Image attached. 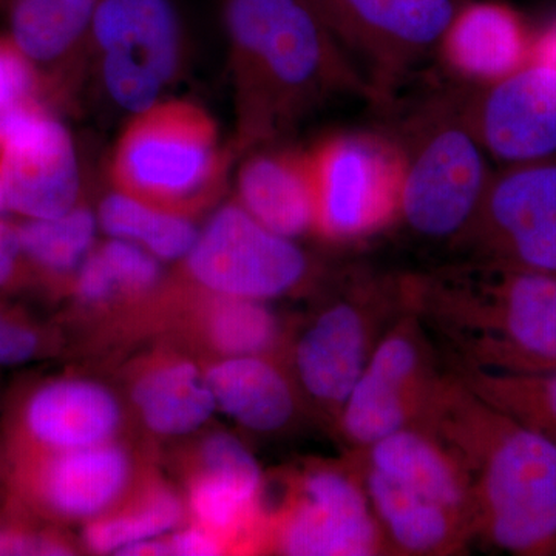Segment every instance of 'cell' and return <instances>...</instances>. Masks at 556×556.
Here are the masks:
<instances>
[{
  "label": "cell",
  "instance_id": "5",
  "mask_svg": "<svg viewBox=\"0 0 556 556\" xmlns=\"http://www.w3.org/2000/svg\"><path fill=\"white\" fill-rule=\"evenodd\" d=\"M405 311L402 277L348 268L309 317L291 327L285 361L308 412L331 433L372 351Z\"/></svg>",
  "mask_w": 556,
  "mask_h": 556
},
{
  "label": "cell",
  "instance_id": "19",
  "mask_svg": "<svg viewBox=\"0 0 556 556\" xmlns=\"http://www.w3.org/2000/svg\"><path fill=\"white\" fill-rule=\"evenodd\" d=\"M119 379L131 420L149 441L192 437L217 413L200 358L174 340L155 338L123 365Z\"/></svg>",
  "mask_w": 556,
  "mask_h": 556
},
{
  "label": "cell",
  "instance_id": "29",
  "mask_svg": "<svg viewBox=\"0 0 556 556\" xmlns=\"http://www.w3.org/2000/svg\"><path fill=\"white\" fill-rule=\"evenodd\" d=\"M97 217L109 239L137 244L160 262H181L200 232L195 219L149 206L116 189L102 197Z\"/></svg>",
  "mask_w": 556,
  "mask_h": 556
},
{
  "label": "cell",
  "instance_id": "26",
  "mask_svg": "<svg viewBox=\"0 0 556 556\" xmlns=\"http://www.w3.org/2000/svg\"><path fill=\"white\" fill-rule=\"evenodd\" d=\"M556 218V153L507 164L492 175L460 243L478 257L510 237Z\"/></svg>",
  "mask_w": 556,
  "mask_h": 556
},
{
  "label": "cell",
  "instance_id": "14",
  "mask_svg": "<svg viewBox=\"0 0 556 556\" xmlns=\"http://www.w3.org/2000/svg\"><path fill=\"white\" fill-rule=\"evenodd\" d=\"M291 325L269 302L204 291L169 276L152 338H167L203 358L283 356Z\"/></svg>",
  "mask_w": 556,
  "mask_h": 556
},
{
  "label": "cell",
  "instance_id": "10",
  "mask_svg": "<svg viewBox=\"0 0 556 556\" xmlns=\"http://www.w3.org/2000/svg\"><path fill=\"white\" fill-rule=\"evenodd\" d=\"M308 155L316 197L314 236L350 243L401 219L404 160L393 137L334 135Z\"/></svg>",
  "mask_w": 556,
  "mask_h": 556
},
{
  "label": "cell",
  "instance_id": "37",
  "mask_svg": "<svg viewBox=\"0 0 556 556\" xmlns=\"http://www.w3.org/2000/svg\"><path fill=\"white\" fill-rule=\"evenodd\" d=\"M532 61L556 68V22L533 40Z\"/></svg>",
  "mask_w": 556,
  "mask_h": 556
},
{
  "label": "cell",
  "instance_id": "34",
  "mask_svg": "<svg viewBox=\"0 0 556 556\" xmlns=\"http://www.w3.org/2000/svg\"><path fill=\"white\" fill-rule=\"evenodd\" d=\"M21 51H11L0 47V115L11 110L30 108L33 72Z\"/></svg>",
  "mask_w": 556,
  "mask_h": 556
},
{
  "label": "cell",
  "instance_id": "18",
  "mask_svg": "<svg viewBox=\"0 0 556 556\" xmlns=\"http://www.w3.org/2000/svg\"><path fill=\"white\" fill-rule=\"evenodd\" d=\"M485 152L507 164L556 153V68L527 62L506 78L457 91Z\"/></svg>",
  "mask_w": 556,
  "mask_h": 556
},
{
  "label": "cell",
  "instance_id": "6",
  "mask_svg": "<svg viewBox=\"0 0 556 556\" xmlns=\"http://www.w3.org/2000/svg\"><path fill=\"white\" fill-rule=\"evenodd\" d=\"M393 139L404 160L401 219L426 239L459 240L492 174L457 90L420 101Z\"/></svg>",
  "mask_w": 556,
  "mask_h": 556
},
{
  "label": "cell",
  "instance_id": "27",
  "mask_svg": "<svg viewBox=\"0 0 556 556\" xmlns=\"http://www.w3.org/2000/svg\"><path fill=\"white\" fill-rule=\"evenodd\" d=\"M98 0H11L16 49L35 64L61 68L68 86L89 78L90 33Z\"/></svg>",
  "mask_w": 556,
  "mask_h": 556
},
{
  "label": "cell",
  "instance_id": "16",
  "mask_svg": "<svg viewBox=\"0 0 556 556\" xmlns=\"http://www.w3.org/2000/svg\"><path fill=\"white\" fill-rule=\"evenodd\" d=\"M7 207L30 219L67 214L86 199L78 155L64 126L35 108L0 115Z\"/></svg>",
  "mask_w": 556,
  "mask_h": 556
},
{
  "label": "cell",
  "instance_id": "4",
  "mask_svg": "<svg viewBox=\"0 0 556 556\" xmlns=\"http://www.w3.org/2000/svg\"><path fill=\"white\" fill-rule=\"evenodd\" d=\"M232 152L197 102H156L127 121L110 159V185L161 211L195 219L217 206Z\"/></svg>",
  "mask_w": 556,
  "mask_h": 556
},
{
  "label": "cell",
  "instance_id": "21",
  "mask_svg": "<svg viewBox=\"0 0 556 556\" xmlns=\"http://www.w3.org/2000/svg\"><path fill=\"white\" fill-rule=\"evenodd\" d=\"M204 376L217 412L255 434L294 426L305 399L283 356L203 358Z\"/></svg>",
  "mask_w": 556,
  "mask_h": 556
},
{
  "label": "cell",
  "instance_id": "35",
  "mask_svg": "<svg viewBox=\"0 0 556 556\" xmlns=\"http://www.w3.org/2000/svg\"><path fill=\"white\" fill-rule=\"evenodd\" d=\"M42 336L27 321L0 309V367H14L38 356Z\"/></svg>",
  "mask_w": 556,
  "mask_h": 556
},
{
  "label": "cell",
  "instance_id": "31",
  "mask_svg": "<svg viewBox=\"0 0 556 556\" xmlns=\"http://www.w3.org/2000/svg\"><path fill=\"white\" fill-rule=\"evenodd\" d=\"M98 229L97 211L84 199L67 214L30 219L17 230L24 257L67 289L84 260L97 247Z\"/></svg>",
  "mask_w": 556,
  "mask_h": 556
},
{
  "label": "cell",
  "instance_id": "24",
  "mask_svg": "<svg viewBox=\"0 0 556 556\" xmlns=\"http://www.w3.org/2000/svg\"><path fill=\"white\" fill-rule=\"evenodd\" d=\"M237 174V197L266 228L288 237L314 233L316 197L308 152L274 144L248 152Z\"/></svg>",
  "mask_w": 556,
  "mask_h": 556
},
{
  "label": "cell",
  "instance_id": "36",
  "mask_svg": "<svg viewBox=\"0 0 556 556\" xmlns=\"http://www.w3.org/2000/svg\"><path fill=\"white\" fill-rule=\"evenodd\" d=\"M22 255L20 230L0 222V287L14 277Z\"/></svg>",
  "mask_w": 556,
  "mask_h": 556
},
{
  "label": "cell",
  "instance_id": "33",
  "mask_svg": "<svg viewBox=\"0 0 556 556\" xmlns=\"http://www.w3.org/2000/svg\"><path fill=\"white\" fill-rule=\"evenodd\" d=\"M78 551H83L80 544L73 543L61 533L28 532L0 526V556H60L75 555Z\"/></svg>",
  "mask_w": 556,
  "mask_h": 556
},
{
  "label": "cell",
  "instance_id": "1",
  "mask_svg": "<svg viewBox=\"0 0 556 556\" xmlns=\"http://www.w3.org/2000/svg\"><path fill=\"white\" fill-rule=\"evenodd\" d=\"M466 470L475 543L517 556H556V447L445 371L426 415Z\"/></svg>",
  "mask_w": 556,
  "mask_h": 556
},
{
  "label": "cell",
  "instance_id": "9",
  "mask_svg": "<svg viewBox=\"0 0 556 556\" xmlns=\"http://www.w3.org/2000/svg\"><path fill=\"white\" fill-rule=\"evenodd\" d=\"M175 274L204 291L269 303L321 281L294 240L263 226L237 200L215 208Z\"/></svg>",
  "mask_w": 556,
  "mask_h": 556
},
{
  "label": "cell",
  "instance_id": "13",
  "mask_svg": "<svg viewBox=\"0 0 556 556\" xmlns=\"http://www.w3.org/2000/svg\"><path fill=\"white\" fill-rule=\"evenodd\" d=\"M456 9V0H324L321 20L367 65L372 98L383 101L439 46Z\"/></svg>",
  "mask_w": 556,
  "mask_h": 556
},
{
  "label": "cell",
  "instance_id": "3",
  "mask_svg": "<svg viewBox=\"0 0 556 556\" xmlns=\"http://www.w3.org/2000/svg\"><path fill=\"white\" fill-rule=\"evenodd\" d=\"M405 306L455 354L457 367L556 371V276L478 258L402 277Z\"/></svg>",
  "mask_w": 556,
  "mask_h": 556
},
{
  "label": "cell",
  "instance_id": "25",
  "mask_svg": "<svg viewBox=\"0 0 556 556\" xmlns=\"http://www.w3.org/2000/svg\"><path fill=\"white\" fill-rule=\"evenodd\" d=\"M348 452L382 477L452 508L473 529V497L466 470L430 428L407 427L367 448Z\"/></svg>",
  "mask_w": 556,
  "mask_h": 556
},
{
  "label": "cell",
  "instance_id": "20",
  "mask_svg": "<svg viewBox=\"0 0 556 556\" xmlns=\"http://www.w3.org/2000/svg\"><path fill=\"white\" fill-rule=\"evenodd\" d=\"M135 424L118 388L89 376L40 383L25 401L21 428L28 455L65 452L131 438Z\"/></svg>",
  "mask_w": 556,
  "mask_h": 556
},
{
  "label": "cell",
  "instance_id": "15",
  "mask_svg": "<svg viewBox=\"0 0 556 556\" xmlns=\"http://www.w3.org/2000/svg\"><path fill=\"white\" fill-rule=\"evenodd\" d=\"M169 276L146 249L98 241L67 287L73 309L93 342L150 338Z\"/></svg>",
  "mask_w": 556,
  "mask_h": 556
},
{
  "label": "cell",
  "instance_id": "11",
  "mask_svg": "<svg viewBox=\"0 0 556 556\" xmlns=\"http://www.w3.org/2000/svg\"><path fill=\"white\" fill-rule=\"evenodd\" d=\"M444 372L427 328L415 313L405 311L372 351L332 434L345 450H362L417 426Z\"/></svg>",
  "mask_w": 556,
  "mask_h": 556
},
{
  "label": "cell",
  "instance_id": "38",
  "mask_svg": "<svg viewBox=\"0 0 556 556\" xmlns=\"http://www.w3.org/2000/svg\"><path fill=\"white\" fill-rule=\"evenodd\" d=\"M7 207V199H5V190H3L2 175H0V214L5 211Z\"/></svg>",
  "mask_w": 556,
  "mask_h": 556
},
{
  "label": "cell",
  "instance_id": "28",
  "mask_svg": "<svg viewBox=\"0 0 556 556\" xmlns=\"http://www.w3.org/2000/svg\"><path fill=\"white\" fill-rule=\"evenodd\" d=\"M188 522L181 490L152 460L118 504L83 526L79 543L87 554L121 555L134 544L166 535Z\"/></svg>",
  "mask_w": 556,
  "mask_h": 556
},
{
  "label": "cell",
  "instance_id": "32",
  "mask_svg": "<svg viewBox=\"0 0 556 556\" xmlns=\"http://www.w3.org/2000/svg\"><path fill=\"white\" fill-rule=\"evenodd\" d=\"M478 258L556 276V218L510 237Z\"/></svg>",
  "mask_w": 556,
  "mask_h": 556
},
{
  "label": "cell",
  "instance_id": "12",
  "mask_svg": "<svg viewBox=\"0 0 556 556\" xmlns=\"http://www.w3.org/2000/svg\"><path fill=\"white\" fill-rule=\"evenodd\" d=\"M189 522L218 536L229 555L262 552L266 477L247 445L223 430L178 441L172 460Z\"/></svg>",
  "mask_w": 556,
  "mask_h": 556
},
{
  "label": "cell",
  "instance_id": "17",
  "mask_svg": "<svg viewBox=\"0 0 556 556\" xmlns=\"http://www.w3.org/2000/svg\"><path fill=\"white\" fill-rule=\"evenodd\" d=\"M153 457L150 444L121 439L65 452L28 455L25 482L38 506L56 521L87 525L138 481Z\"/></svg>",
  "mask_w": 556,
  "mask_h": 556
},
{
  "label": "cell",
  "instance_id": "7",
  "mask_svg": "<svg viewBox=\"0 0 556 556\" xmlns=\"http://www.w3.org/2000/svg\"><path fill=\"white\" fill-rule=\"evenodd\" d=\"M281 484L280 501L274 507L266 504L262 554L388 555L353 453L306 460L287 471Z\"/></svg>",
  "mask_w": 556,
  "mask_h": 556
},
{
  "label": "cell",
  "instance_id": "39",
  "mask_svg": "<svg viewBox=\"0 0 556 556\" xmlns=\"http://www.w3.org/2000/svg\"><path fill=\"white\" fill-rule=\"evenodd\" d=\"M309 7H313L314 11L321 17V7H324V0H305Z\"/></svg>",
  "mask_w": 556,
  "mask_h": 556
},
{
  "label": "cell",
  "instance_id": "23",
  "mask_svg": "<svg viewBox=\"0 0 556 556\" xmlns=\"http://www.w3.org/2000/svg\"><path fill=\"white\" fill-rule=\"evenodd\" d=\"M357 463L388 555H463L475 543L470 522L455 510Z\"/></svg>",
  "mask_w": 556,
  "mask_h": 556
},
{
  "label": "cell",
  "instance_id": "2",
  "mask_svg": "<svg viewBox=\"0 0 556 556\" xmlns=\"http://www.w3.org/2000/svg\"><path fill=\"white\" fill-rule=\"evenodd\" d=\"M236 105V152L294 130L338 91L372 98L339 40L305 0H223Z\"/></svg>",
  "mask_w": 556,
  "mask_h": 556
},
{
  "label": "cell",
  "instance_id": "8",
  "mask_svg": "<svg viewBox=\"0 0 556 556\" xmlns=\"http://www.w3.org/2000/svg\"><path fill=\"white\" fill-rule=\"evenodd\" d=\"M186 50L177 0H98L89 76L121 112L137 115L166 100L185 72Z\"/></svg>",
  "mask_w": 556,
  "mask_h": 556
},
{
  "label": "cell",
  "instance_id": "22",
  "mask_svg": "<svg viewBox=\"0 0 556 556\" xmlns=\"http://www.w3.org/2000/svg\"><path fill=\"white\" fill-rule=\"evenodd\" d=\"M533 40L517 10L497 0H478L457 5L439 49L456 75L485 86L532 61Z\"/></svg>",
  "mask_w": 556,
  "mask_h": 556
},
{
  "label": "cell",
  "instance_id": "30",
  "mask_svg": "<svg viewBox=\"0 0 556 556\" xmlns=\"http://www.w3.org/2000/svg\"><path fill=\"white\" fill-rule=\"evenodd\" d=\"M478 396L556 447V371L493 372L457 367Z\"/></svg>",
  "mask_w": 556,
  "mask_h": 556
}]
</instances>
